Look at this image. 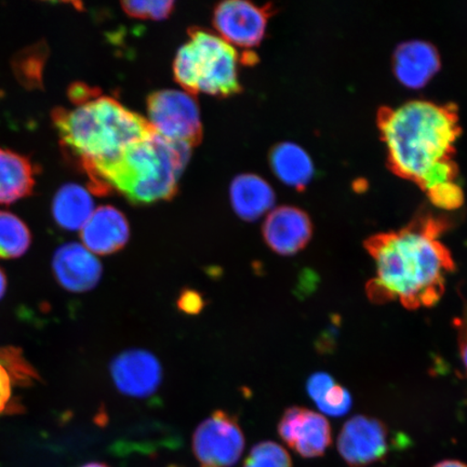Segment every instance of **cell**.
Returning a JSON list of instances; mask_svg holds the SVG:
<instances>
[{
    "label": "cell",
    "mask_w": 467,
    "mask_h": 467,
    "mask_svg": "<svg viewBox=\"0 0 467 467\" xmlns=\"http://www.w3.org/2000/svg\"><path fill=\"white\" fill-rule=\"evenodd\" d=\"M448 222L422 215L399 231L376 234L364 244L375 260L377 275L368 282V297L376 305L400 301L409 311L433 307L455 271L451 250L440 241Z\"/></svg>",
    "instance_id": "cell-1"
},
{
    "label": "cell",
    "mask_w": 467,
    "mask_h": 467,
    "mask_svg": "<svg viewBox=\"0 0 467 467\" xmlns=\"http://www.w3.org/2000/svg\"><path fill=\"white\" fill-rule=\"evenodd\" d=\"M378 125L389 168L423 191L453 165L454 143L461 132L455 105L413 100L399 108L384 107Z\"/></svg>",
    "instance_id": "cell-2"
},
{
    "label": "cell",
    "mask_w": 467,
    "mask_h": 467,
    "mask_svg": "<svg viewBox=\"0 0 467 467\" xmlns=\"http://www.w3.org/2000/svg\"><path fill=\"white\" fill-rule=\"evenodd\" d=\"M52 120L64 151L88 175L98 194L105 175L125 151L153 130L142 116L103 96L71 109L57 108Z\"/></svg>",
    "instance_id": "cell-3"
},
{
    "label": "cell",
    "mask_w": 467,
    "mask_h": 467,
    "mask_svg": "<svg viewBox=\"0 0 467 467\" xmlns=\"http://www.w3.org/2000/svg\"><path fill=\"white\" fill-rule=\"evenodd\" d=\"M191 146L173 142L154 130L133 144L105 175L99 194L119 192L133 203L169 200L191 156Z\"/></svg>",
    "instance_id": "cell-4"
},
{
    "label": "cell",
    "mask_w": 467,
    "mask_h": 467,
    "mask_svg": "<svg viewBox=\"0 0 467 467\" xmlns=\"http://www.w3.org/2000/svg\"><path fill=\"white\" fill-rule=\"evenodd\" d=\"M239 56L223 38L192 28L190 40L174 58L175 80L186 92L227 97L242 90L238 80Z\"/></svg>",
    "instance_id": "cell-5"
},
{
    "label": "cell",
    "mask_w": 467,
    "mask_h": 467,
    "mask_svg": "<svg viewBox=\"0 0 467 467\" xmlns=\"http://www.w3.org/2000/svg\"><path fill=\"white\" fill-rule=\"evenodd\" d=\"M149 124L156 133L173 142L191 146L201 142L202 126L200 109L191 93L161 90L148 100Z\"/></svg>",
    "instance_id": "cell-6"
},
{
    "label": "cell",
    "mask_w": 467,
    "mask_h": 467,
    "mask_svg": "<svg viewBox=\"0 0 467 467\" xmlns=\"http://www.w3.org/2000/svg\"><path fill=\"white\" fill-rule=\"evenodd\" d=\"M244 436L238 420L224 410H215L197 426L192 451L201 467H232L241 459Z\"/></svg>",
    "instance_id": "cell-7"
},
{
    "label": "cell",
    "mask_w": 467,
    "mask_h": 467,
    "mask_svg": "<svg viewBox=\"0 0 467 467\" xmlns=\"http://www.w3.org/2000/svg\"><path fill=\"white\" fill-rule=\"evenodd\" d=\"M387 425L379 419L359 414L343 425L337 451L350 467H365L381 461L389 453Z\"/></svg>",
    "instance_id": "cell-8"
},
{
    "label": "cell",
    "mask_w": 467,
    "mask_h": 467,
    "mask_svg": "<svg viewBox=\"0 0 467 467\" xmlns=\"http://www.w3.org/2000/svg\"><path fill=\"white\" fill-rule=\"evenodd\" d=\"M270 13V5L259 7L244 0H230L217 5L213 23L220 37L226 43L241 48H253L265 37Z\"/></svg>",
    "instance_id": "cell-9"
},
{
    "label": "cell",
    "mask_w": 467,
    "mask_h": 467,
    "mask_svg": "<svg viewBox=\"0 0 467 467\" xmlns=\"http://www.w3.org/2000/svg\"><path fill=\"white\" fill-rule=\"evenodd\" d=\"M280 438L306 459L321 457L331 445V428L323 414L305 407H290L279 420Z\"/></svg>",
    "instance_id": "cell-10"
},
{
    "label": "cell",
    "mask_w": 467,
    "mask_h": 467,
    "mask_svg": "<svg viewBox=\"0 0 467 467\" xmlns=\"http://www.w3.org/2000/svg\"><path fill=\"white\" fill-rule=\"evenodd\" d=\"M109 371L116 389L133 399H145L154 394L162 381L160 360L141 348L127 349L117 355Z\"/></svg>",
    "instance_id": "cell-11"
},
{
    "label": "cell",
    "mask_w": 467,
    "mask_h": 467,
    "mask_svg": "<svg viewBox=\"0 0 467 467\" xmlns=\"http://www.w3.org/2000/svg\"><path fill=\"white\" fill-rule=\"evenodd\" d=\"M263 237L274 253L294 255L307 246L313 224L300 208L282 206L272 210L262 227Z\"/></svg>",
    "instance_id": "cell-12"
},
{
    "label": "cell",
    "mask_w": 467,
    "mask_h": 467,
    "mask_svg": "<svg viewBox=\"0 0 467 467\" xmlns=\"http://www.w3.org/2000/svg\"><path fill=\"white\" fill-rule=\"evenodd\" d=\"M52 270L58 285L73 294L96 288L103 274L101 262L84 244L68 243L56 251Z\"/></svg>",
    "instance_id": "cell-13"
},
{
    "label": "cell",
    "mask_w": 467,
    "mask_h": 467,
    "mask_svg": "<svg viewBox=\"0 0 467 467\" xmlns=\"http://www.w3.org/2000/svg\"><path fill=\"white\" fill-rule=\"evenodd\" d=\"M130 223L119 209L104 206L95 210L81 227L80 238L93 254L109 255L119 253L130 241Z\"/></svg>",
    "instance_id": "cell-14"
},
{
    "label": "cell",
    "mask_w": 467,
    "mask_h": 467,
    "mask_svg": "<svg viewBox=\"0 0 467 467\" xmlns=\"http://www.w3.org/2000/svg\"><path fill=\"white\" fill-rule=\"evenodd\" d=\"M393 67L401 84L421 88L440 69L441 57L433 45L424 40H409L397 47Z\"/></svg>",
    "instance_id": "cell-15"
},
{
    "label": "cell",
    "mask_w": 467,
    "mask_h": 467,
    "mask_svg": "<svg viewBox=\"0 0 467 467\" xmlns=\"http://www.w3.org/2000/svg\"><path fill=\"white\" fill-rule=\"evenodd\" d=\"M231 202L239 218L255 221L275 203V192L265 180L255 174H242L231 185Z\"/></svg>",
    "instance_id": "cell-16"
},
{
    "label": "cell",
    "mask_w": 467,
    "mask_h": 467,
    "mask_svg": "<svg viewBox=\"0 0 467 467\" xmlns=\"http://www.w3.org/2000/svg\"><path fill=\"white\" fill-rule=\"evenodd\" d=\"M36 174V167L27 157L0 148V203H13L31 195Z\"/></svg>",
    "instance_id": "cell-17"
},
{
    "label": "cell",
    "mask_w": 467,
    "mask_h": 467,
    "mask_svg": "<svg viewBox=\"0 0 467 467\" xmlns=\"http://www.w3.org/2000/svg\"><path fill=\"white\" fill-rule=\"evenodd\" d=\"M270 162L277 178L292 188L301 190L311 182L314 175L313 161L300 145L279 143L271 150Z\"/></svg>",
    "instance_id": "cell-18"
},
{
    "label": "cell",
    "mask_w": 467,
    "mask_h": 467,
    "mask_svg": "<svg viewBox=\"0 0 467 467\" xmlns=\"http://www.w3.org/2000/svg\"><path fill=\"white\" fill-rule=\"evenodd\" d=\"M95 210L90 192L74 183L62 186L52 203L57 224L67 231L81 230Z\"/></svg>",
    "instance_id": "cell-19"
},
{
    "label": "cell",
    "mask_w": 467,
    "mask_h": 467,
    "mask_svg": "<svg viewBox=\"0 0 467 467\" xmlns=\"http://www.w3.org/2000/svg\"><path fill=\"white\" fill-rule=\"evenodd\" d=\"M306 390L315 405L327 416L343 417L352 408V395L329 373H313L307 379Z\"/></svg>",
    "instance_id": "cell-20"
},
{
    "label": "cell",
    "mask_w": 467,
    "mask_h": 467,
    "mask_svg": "<svg viewBox=\"0 0 467 467\" xmlns=\"http://www.w3.org/2000/svg\"><path fill=\"white\" fill-rule=\"evenodd\" d=\"M32 244L28 226L16 214L0 212V259L20 258Z\"/></svg>",
    "instance_id": "cell-21"
},
{
    "label": "cell",
    "mask_w": 467,
    "mask_h": 467,
    "mask_svg": "<svg viewBox=\"0 0 467 467\" xmlns=\"http://www.w3.org/2000/svg\"><path fill=\"white\" fill-rule=\"evenodd\" d=\"M0 365L7 371L11 383L16 387H31L35 382L42 381L19 348H0Z\"/></svg>",
    "instance_id": "cell-22"
},
{
    "label": "cell",
    "mask_w": 467,
    "mask_h": 467,
    "mask_svg": "<svg viewBox=\"0 0 467 467\" xmlns=\"http://www.w3.org/2000/svg\"><path fill=\"white\" fill-rule=\"evenodd\" d=\"M244 467H292V462L284 447L274 441H262L251 449Z\"/></svg>",
    "instance_id": "cell-23"
},
{
    "label": "cell",
    "mask_w": 467,
    "mask_h": 467,
    "mask_svg": "<svg viewBox=\"0 0 467 467\" xmlns=\"http://www.w3.org/2000/svg\"><path fill=\"white\" fill-rule=\"evenodd\" d=\"M126 13L138 19L162 20L171 14L174 4L168 0L155 2H124L121 4Z\"/></svg>",
    "instance_id": "cell-24"
},
{
    "label": "cell",
    "mask_w": 467,
    "mask_h": 467,
    "mask_svg": "<svg viewBox=\"0 0 467 467\" xmlns=\"http://www.w3.org/2000/svg\"><path fill=\"white\" fill-rule=\"evenodd\" d=\"M426 194L435 206L442 209H458L462 206L464 202L463 191L455 181L454 182L436 185L426 192Z\"/></svg>",
    "instance_id": "cell-25"
},
{
    "label": "cell",
    "mask_w": 467,
    "mask_h": 467,
    "mask_svg": "<svg viewBox=\"0 0 467 467\" xmlns=\"http://www.w3.org/2000/svg\"><path fill=\"white\" fill-rule=\"evenodd\" d=\"M13 387L7 371L0 365V416L19 409L13 400Z\"/></svg>",
    "instance_id": "cell-26"
},
{
    "label": "cell",
    "mask_w": 467,
    "mask_h": 467,
    "mask_svg": "<svg viewBox=\"0 0 467 467\" xmlns=\"http://www.w3.org/2000/svg\"><path fill=\"white\" fill-rule=\"evenodd\" d=\"M181 311L188 314H196L203 306L202 297L194 290H185L181 294L178 301Z\"/></svg>",
    "instance_id": "cell-27"
},
{
    "label": "cell",
    "mask_w": 467,
    "mask_h": 467,
    "mask_svg": "<svg viewBox=\"0 0 467 467\" xmlns=\"http://www.w3.org/2000/svg\"><path fill=\"white\" fill-rule=\"evenodd\" d=\"M454 326L458 332L461 359L463 361L467 373V303L461 317L454 320Z\"/></svg>",
    "instance_id": "cell-28"
},
{
    "label": "cell",
    "mask_w": 467,
    "mask_h": 467,
    "mask_svg": "<svg viewBox=\"0 0 467 467\" xmlns=\"http://www.w3.org/2000/svg\"><path fill=\"white\" fill-rule=\"evenodd\" d=\"M97 96L98 92L96 89H92V88L81 84H76L69 89V99H71L75 105L84 103Z\"/></svg>",
    "instance_id": "cell-29"
},
{
    "label": "cell",
    "mask_w": 467,
    "mask_h": 467,
    "mask_svg": "<svg viewBox=\"0 0 467 467\" xmlns=\"http://www.w3.org/2000/svg\"><path fill=\"white\" fill-rule=\"evenodd\" d=\"M7 277H5V274L0 268V300L3 299V297L5 295V291H7Z\"/></svg>",
    "instance_id": "cell-30"
},
{
    "label": "cell",
    "mask_w": 467,
    "mask_h": 467,
    "mask_svg": "<svg viewBox=\"0 0 467 467\" xmlns=\"http://www.w3.org/2000/svg\"><path fill=\"white\" fill-rule=\"evenodd\" d=\"M434 467H467V465L462 462H459V461L446 460L436 464Z\"/></svg>",
    "instance_id": "cell-31"
},
{
    "label": "cell",
    "mask_w": 467,
    "mask_h": 467,
    "mask_svg": "<svg viewBox=\"0 0 467 467\" xmlns=\"http://www.w3.org/2000/svg\"><path fill=\"white\" fill-rule=\"evenodd\" d=\"M81 467H109V466L107 464H104V463L91 462V463H88Z\"/></svg>",
    "instance_id": "cell-32"
}]
</instances>
